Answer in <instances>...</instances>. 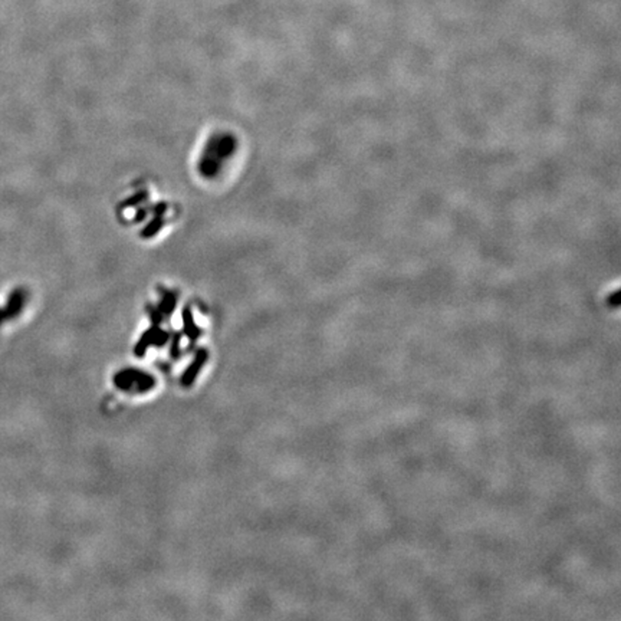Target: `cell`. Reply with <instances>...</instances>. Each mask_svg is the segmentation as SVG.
<instances>
[{"label": "cell", "mask_w": 621, "mask_h": 621, "mask_svg": "<svg viewBox=\"0 0 621 621\" xmlns=\"http://www.w3.org/2000/svg\"><path fill=\"white\" fill-rule=\"evenodd\" d=\"M114 384L122 391L134 390L136 392H147L156 386V378L141 370L126 368L115 374Z\"/></svg>", "instance_id": "1"}, {"label": "cell", "mask_w": 621, "mask_h": 621, "mask_svg": "<svg viewBox=\"0 0 621 621\" xmlns=\"http://www.w3.org/2000/svg\"><path fill=\"white\" fill-rule=\"evenodd\" d=\"M167 341H168V334L158 330L157 326H152V328H150L148 331H146V334L141 336V340L136 345L134 352H136L137 356H142L151 345L164 346Z\"/></svg>", "instance_id": "2"}, {"label": "cell", "mask_w": 621, "mask_h": 621, "mask_svg": "<svg viewBox=\"0 0 621 621\" xmlns=\"http://www.w3.org/2000/svg\"><path fill=\"white\" fill-rule=\"evenodd\" d=\"M207 358H208V352H207L206 350H198L196 352L194 360L192 361V364L184 371L183 376H182V380H180L183 387H190L194 382L197 376H198V372H200V370H202V367L204 366V362L207 361Z\"/></svg>", "instance_id": "3"}, {"label": "cell", "mask_w": 621, "mask_h": 621, "mask_svg": "<svg viewBox=\"0 0 621 621\" xmlns=\"http://www.w3.org/2000/svg\"><path fill=\"white\" fill-rule=\"evenodd\" d=\"M184 332L192 341L197 340L198 335H200V330L193 324V320H192V315H190L188 310H186V314H184Z\"/></svg>", "instance_id": "4"}, {"label": "cell", "mask_w": 621, "mask_h": 621, "mask_svg": "<svg viewBox=\"0 0 621 621\" xmlns=\"http://www.w3.org/2000/svg\"><path fill=\"white\" fill-rule=\"evenodd\" d=\"M170 354L174 360H177L178 356H180V341H178V336H176L174 340H172V351H170Z\"/></svg>", "instance_id": "5"}]
</instances>
